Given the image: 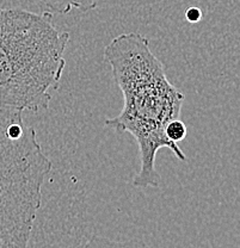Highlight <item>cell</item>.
Instances as JSON below:
<instances>
[{
    "label": "cell",
    "mask_w": 240,
    "mask_h": 248,
    "mask_svg": "<svg viewBox=\"0 0 240 248\" xmlns=\"http://www.w3.org/2000/svg\"><path fill=\"white\" fill-rule=\"evenodd\" d=\"M47 14H69L73 9L82 12L90 11L97 7L100 0H30Z\"/></svg>",
    "instance_id": "cell-4"
},
{
    "label": "cell",
    "mask_w": 240,
    "mask_h": 248,
    "mask_svg": "<svg viewBox=\"0 0 240 248\" xmlns=\"http://www.w3.org/2000/svg\"><path fill=\"white\" fill-rule=\"evenodd\" d=\"M53 15L18 7L0 9V105L22 111L47 110L66 67L68 31Z\"/></svg>",
    "instance_id": "cell-2"
},
{
    "label": "cell",
    "mask_w": 240,
    "mask_h": 248,
    "mask_svg": "<svg viewBox=\"0 0 240 248\" xmlns=\"http://www.w3.org/2000/svg\"><path fill=\"white\" fill-rule=\"evenodd\" d=\"M104 58L123 95L120 115L105 124L117 133L130 134L138 143L140 170L134 185L158 187L161 182L156 169L159 149L169 148L178 160H188L179 146L165 135L166 124L179 118L184 94L167 79L164 63L152 53L148 38L140 32L116 36L105 46Z\"/></svg>",
    "instance_id": "cell-1"
},
{
    "label": "cell",
    "mask_w": 240,
    "mask_h": 248,
    "mask_svg": "<svg viewBox=\"0 0 240 248\" xmlns=\"http://www.w3.org/2000/svg\"><path fill=\"white\" fill-rule=\"evenodd\" d=\"M23 112L0 105V248L28 246L51 170Z\"/></svg>",
    "instance_id": "cell-3"
},
{
    "label": "cell",
    "mask_w": 240,
    "mask_h": 248,
    "mask_svg": "<svg viewBox=\"0 0 240 248\" xmlns=\"http://www.w3.org/2000/svg\"><path fill=\"white\" fill-rule=\"evenodd\" d=\"M187 125L183 121H180L179 118H176V120L170 121L169 123L165 126V135L166 138L170 140L171 142H175V143H178V142L183 141L185 138H187Z\"/></svg>",
    "instance_id": "cell-5"
},
{
    "label": "cell",
    "mask_w": 240,
    "mask_h": 248,
    "mask_svg": "<svg viewBox=\"0 0 240 248\" xmlns=\"http://www.w3.org/2000/svg\"><path fill=\"white\" fill-rule=\"evenodd\" d=\"M185 18L190 23H197L202 19V11L198 7H189L185 12Z\"/></svg>",
    "instance_id": "cell-6"
}]
</instances>
